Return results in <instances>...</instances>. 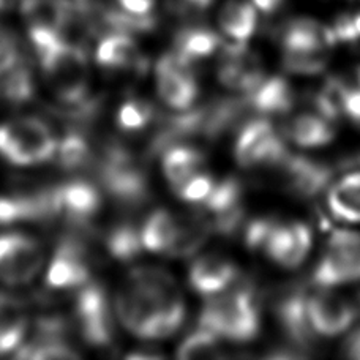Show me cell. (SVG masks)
Returning <instances> with one entry per match:
<instances>
[{"label":"cell","mask_w":360,"mask_h":360,"mask_svg":"<svg viewBox=\"0 0 360 360\" xmlns=\"http://www.w3.org/2000/svg\"><path fill=\"white\" fill-rule=\"evenodd\" d=\"M117 2L122 8L130 13H136V15H147L155 5V0H117Z\"/></svg>","instance_id":"cell-44"},{"label":"cell","mask_w":360,"mask_h":360,"mask_svg":"<svg viewBox=\"0 0 360 360\" xmlns=\"http://www.w3.org/2000/svg\"><path fill=\"white\" fill-rule=\"evenodd\" d=\"M311 280L326 289L360 281V234L349 229L332 233Z\"/></svg>","instance_id":"cell-4"},{"label":"cell","mask_w":360,"mask_h":360,"mask_svg":"<svg viewBox=\"0 0 360 360\" xmlns=\"http://www.w3.org/2000/svg\"><path fill=\"white\" fill-rule=\"evenodd\" d=\"M343 112L348 115L351 120L360 124V87L352 84L345 96L343 101Z\"/></svg>","instance_id":"cell-42"},{"label":"cell","mask_w":360,"mask_h":360,"mask_svg":"<svg viewBox=\"0 0 360 360\" xmlns=\"http://www.w3.org/2000/svg\"><path fill=\"white\" fill-rule=\"evenodd\" d=\"M308 294L300 283H286L267 295L270 310L289 343L300 349L311 348L316 338L307 310Z\"/></svg>","instance_id":"cell-7"},{"label":"cell","mask_w":360,"mask_h":360,"mask_svg":"<svg viewBox=\"0 0 360 360\" xmlns=\"http://www.w3.org/2000/svg\"><path fill=\"white\" fill-rule=\"evenodd\" d=\"M283 2H285V0H253L256 8L266 13V15H270V13L278 10Z\"/></svg>","instance_id":"cell-46"},{"label":"cell","mask_w":360,"mask_h":360,"mask_svg":"<svg viewBox=\"0 0 360 360\" xmlns=\"http://www.w3.org/2000/svg\"><path fill=\"white\" fill-rule=\"evenodd\" d=\"M57 144L43 120L25 117L0 127V153L15 165H35L56 157Z\"/></svg>","instance_id":"cell-3"},{"label":"cell","mask_w":360,"mask_h":360,"mask_svg":"<svg viewBox=\"0 0 360 360\" xmlns=\"http://www.w3.org/2000/svg\"><path fill=\"white\" fill-rule=\"evenodd\" d=\"M212 224H214V233L223 237L234 236L245 224V207L240 202L234 205L233 209L220 212L212 220Z\"/></svg>","instance_id":"cell-38"},{"label":"cell","mask_w":360,"mask_h":360,"mask_svg":"<svg viewBox=\"0 0 360 360\" xmlns=\"http://www.w3.org/2000/svg\"><path fill=\"white\" fill-rule=\"evenodd\" d=\"M96 60L100 65L111 70L144 72L147 68L144 56L139 53L130 34H125V32H111L103 38L96 51Z\"/></svg>","instance_id":"cell-17"},{"label":"cell","mask_w":360,"mask_h":360,"mask_svg":"<svg viewBox=\"0 0 360 360\" xmlns=\"http://www.w3.org/2000/svg\"><path fill=\"white\" fill-rule=\"evenodd\" d=\"M243 198V185L239 179L226 177L212 186L210 195L204 201V207L212 214H220L240 204Z\"/></svg>","instance_id":"cell-33"},{"label":"cell","mask_w":360,"mask_h":360,"mask_svg":"<svg viewBox=\"0 0 360 360\" xmlns=\"http://www.w3.org/2000/svg\"><path fill=\"white\" fill-rule=\"evenodd\" d=\"M221 38L214 30L201 25H191L177 32L174 38L176 51L191 60L204 59L221 48Z\"/></svg>","instance_id":"cell-27"},{"label":"cell","mask_w":360,"mask_h":360,"mask_svg":"<svg viewBox=\"0 0 360 360\" xmlns=\"http://www.w3.org/2000/svg\"><path fill=\"white\" fill-rule=\"evenodd\" d=\"M155 117V109L143 100H130L120 106L117 124L125 131L143 130Z\"/></svg>","instance_id":"cell-34"},{"label":"cell","mask_w":360,"mask_h":360,"mask_svg":"<svg viewBox=\"0 0 360 360\" xmlns=\"http://www.w3.org/2000/svg\"><path fill=\"white\" fill-rule=\"evenodd\" d=\"M311 245V229L305 223L278 221L262 250L276 264L286 269H295L307 259Z\"/></svg>","instance_id":"cell-12"},{"label":"cell","mask_w":360,"mask_h":360,"mask_svg":"<svg viewBox=\"0 0 360 360\" xmlns=\"http://www.w3.org/2000/svg\"><path fill=\"white\" fill-rule=\"evenodd\" d=\"M34 95V81L29 68H11V73L0 82V96L13 103L27 101Z\"/></svg>","instance_id":"cell-35"},{"label":"cell","mask_w":360,"mask_h":360,"mask_svg":"<svg viewBox=\"0 0 360 360\" xmlns=\"http://www.w3.org/2000/svg\"><path fill=\"white\" fill-rule=\"evenodd\" d=\"M278 223L275 218L270 217H259L253 218V220L245 221V229H243V240L248 250H262L266 245L270 233Z\"/></svg>","instance_id":"cell-37"},{"label":"cell","mask_w":360,"mask_h":360,"mask_svg":"<svg viewBox=\"0 0 360 360\" xmlns=\"http://www.w3.org/2000/svg\"><path fill=\"white\" fill-rule=\"evenodd\" d=\"M60 209L75 223H84L100 209V195L94 185L87 182H68L57 186Z\"/></svg>","instance_id":"cell-21"},{"label":"cell","mask_w":360,"mask_h":360,"mask_svg":"<svg viewBox=\"0 0 360 360\" xmlns=\"http://www.w3.org/2000/svg\"><path fill=\"white\" fill-rule=\"evenodd\" d=\"M214 0H169V8L179 15H188L191 11L205 10Z\"/></svg>","instance_id":"cell-43"},{"label":"cell","mask_w":360,"mask_h":360,"mask_svg":"<svg viewBox=\"0 0 360 360\" xmlns=\"http://www.w3.org/2000/svg\"><path fill=\"white\" fill-rule=\"evenodd\" d=\"M0 281L5 283V285H18L16 267L10 252L6 234L0 236Z\"/></svg>","instance_id":"cell-39"},{"label":"cell","mask_w":360,"mask_h":360,"mask_svg":"<svg viewBox=\"0 0 360 360\" xmlns=\"http://www.w3.org/2000/svg\"><path fill=\"white\" fill-rule=\"evenodd\" d=\"M25 329L27 316L24 305L13 295L0 294V354L18 349Z\"/></svg>","instance_id":"cell-23"},{"label":"cell","mask_w":360,"mask_h":360,"mask_svg":"<svg viewBox=\"0 0 360 360\" xmlns=\"http://www.w3.org/2000/svg\"><path fill=\"white\" fill-rule=\"evenodd\" d=\"M144 248L139 231L131 224H119L108 236V250L115 259L131 261Z\"/></svg>","instance_id":"cell-31"},{"label":"cell","mask_w":360,"mask_h":360,"mask_svg":"<svg viewBox=\"0 0 360 360\" xmlns=\"http://www.w3.org/2000/svg\"><path fill=\"white\" fill-rule=\"evenodd\" d=\"M56 157L62 168L75 171L84 168L92 160L90 146L81 133H68L59 144H57Z\"/></svg>","instance_id":"cell-30"},{"label":"cell","mask_w":360,"mask_h":360,"mask_svg":"<svg viewBox=\"0 0 360 360\" xmlns=\"http://www.w3.org/2000/svg\"><path fill=\"white\" fill-rule=\"evenodd\" d=\"M220 356V338L215 333L198 327L190 333L177 349V357L184 360L191 359H214Z\"/></svg>","instance_id":"cell-32"},{"label":"cell","mask_w":360,"mask_h":360,"mask_svg":"<svg viewBox=\"0 0 360 360\" xmlns=\"http://www.w3.org/2000/svg\"><path fill=\"white\" fill-rule=\"evenodd\" d=\"M250 111L259 114H285L291 111L295 94L286 79L280 76L262 78L253 89L242 94Z\"/></svg>","instance_id":"cell-16"},{"label":"cell","mask_w":360,"mask_h":360,"mask_svg":"<svg viewBox=\"0 0 360 360\" xmlns=\"http://www.w3.org/2000/svg\"><path fill=\"white\" fill-rule=\"evenodd\" d=\"M359 158H360V157H359Z\"/></svg>","instance_id":"cell-51"},{"label":"cell","mask_w":360,"mask_h":360,"mask_svg":"<svg viewBox=\"0 0 360 360\" xmlns=\"http://www.w3.org/2000/svg\"><path fill=\"white\" fill-rule=\"evenodd\" d=\"M288 153L285 139L269 119H250L240 125L234 158L242 168H276Z\"/></svg>","instance_id":"cell-6"},{"label":"cell","mask_w":360,"mask_h":360,"mask_svg":"<svg viewBox=\"0 0 360 360\" xmlns=\"http://www.w3.org/2000/svg\"><path fill=\"white\" fill-rule=\"evenodd\" d=\"M163 357V354H160V352H149V351H141V352H133V354L128 356V359H160Z\"/></svg>","instance_id":"cell-47"},{"label":"cell","mask_w":360,"mask_h":360,"mask_svg":"<svg viewBox=\"0 0 360 360\" xmlns=\"http://www.w3.org/2000/svg\"><path fill=\"white\" fill-rule=\"evenodd\" d=\"M177 231V220L168 210L160 209L147 218L143 231H141V239H143L144 248L150 252H168L172 240H174Z\"/></svg>","instance_id":"cell-28"},{"label":"cell","mask_w":360,"mask_h":360,"mask_svg":"<svg viewBox=\"0 0 360 360\" xmlns=\"http://www.w3.org/2000/svg\"><path fill=\"white\" fill-rule=\"evenodd\" d=\"M214 233L210 218L201 212H195L177 220V231L168 253L172 258H188L201 248Z\"/></svg>","instance_id":"cell-19"},{"label":"cell","mask_w":360,"mask_h":360,"mask_svg":"<svg viewBox=\"0 0 360 360\" xmlns=\"http://www.w3.org/2000/svg\"><path fill=\"white\" fill-rule=\"evenodd\" d=\"M332 32L335 35L337 43H357L360 35L356 30L354 18L351 15H340L332 25Z\"/></svg>","instance_id":"cell-41"},{"label":"cell","mask_w":360,"mask_h":360,"mask_svg":"<svg viewBox=\"0 0 360 360\" xmlns=\"http://www.w3.org/2000/svg\"><path fill=\"white\" fill-rule=\"evenodd\" d=\"M21 13L29 29L51 30L60 35L76 18L73 0H22Z\"/></svg>","instance_id":"cell-15"},{"label":"cell","mask_w":360,"mask_h":360,"mask_svg":"<svg viewBox=\"0 0 360 360\" xmlns=\"http://www.w3.org/2000/svg\"><path fill=\"white\" fill-rule=\"evenodd\" d=\"M285 136L299 147H321L335 138V130L323 115L305 112L288 122Z\"/></svg>","instance_id":"cell-22"},{"label":"cell","mask_w":360,"mask_h":360,"mask_svg":"<svg viewBox=\"0 0 360 360\" xmlns=\"http://www.w3.org/2000/svg\"><path fill=\"white\" fill-rule=\"evenodd\" d=\"M345 352L348 357L360 360V327L352 332L345 342Z\"/></svg>","instance_id":"cell-45"},{"label":"cell","mask_w":360,"mask_h":360,"mask_svg":"<svg viewBox=\"0 0 360 360\" xmlns=\"http://www.w3.org/2000/svg\"><path fill=\"white\" fill-rule=\"evenodd\" d=\"M283 68L292 75H318L329 63L327 49H285Z\"/></svg>","instance_id":"cell-29"},{"label":"cell","mask_w":360,"mask_h":360,"mask_svg":"<svg viewBox=\"0 0 360 360\" xmlns=\"http://www.w3.org/2000/svg\"><path fill=\"white\" fill-rule=\"evenodd\" d=\"M332 215L345 223H360V171L349 172L327 188Z\"/></svg>","instance_id":"cell-20"},{"label":"cell","mask_w":360,"mask_h":360,"mask_svg":"<svg viewBox=\"0 0 360 360\" xmlns=\"http://www.w3.org/2000/svg\"><path fill=\"white\" fill-rule=\"evenodd\" d=\"M38 56L48 81L63 103L76 105L87 98V60L82 48L60 40Z\"/></svg>","instance_id":"cell-2"},{"label":"cell","mask_w":360,"mask_h":360,"mask_svg":"<svg viewBox=\"0 0 360 360\" xmlns=\"http://www.w3.org/2000/svg\"><path fill=\"white\" fill-rule=\"evenodd\" d=\"M240 275L234 262L223 256L207 255L193 262L190 269V283L196 292L212 295L223 292Z\"/></svg>","instance_id":"cell-14"},{"label":"cell","mask_w":360,"mask_h":360,"mask_svg":"<svg viewBox=\"0 0 360 360\" xmlns=\"http://www.w3.org/2000/svg\"><path fill=\"white\" fill-rule=\"evenodd\" d=\"M98 174L109 195L128 205H138L149 196L146 172L133 153L120 144L109 146L103 155Z\"/></svg>","instance_id":"cell-5"},{"label":"cell","mask_w":360,"mask_h":360,"mask_svg":"<svg viewBox=\"0 0 360 360\" xmlns=\"http://www.w3.org/2000/svg\"><path fill=\"white\" fill-rule=\"evenodd\" d=\"M6 237H8L10 252L15 261L18 285L32 281L43 266V250L40 243L29 236L16 233L6 234Z\"/></svg>","instance_id":"cell-26"},{"label":"cell","mask_w":360,"mask_h":360,"mask_svg":"<svg viewBox=\"0 0 360 360\" xmlns=\"http://www.w3.org/2000/svg\"><path fill=\"white\" fill-rule=\"evenodd\" d=\"M214 184V179L209 174H202V172L199 171L196 174H193L191 177L184 180L182 184L174 186V190L177 193V196L180 199H184L185 202L198 204L204 202L205 199H207Z\"/></svg>","instance_id":"cell-36"},{"label":"cell","mask_w":360,"mask_h":360,"mask_svg":"<svg viewBox=\"0 0 360 360\" xmlns=\"http://www.w3.org/2000/svg\"><path fill=\"white\" fill-rule=\"evenodd\" d=\"M356 308H357V313L360 314V292H359V295H357V300H356Z\"/></svg>","instance_id":"cell-50"},{"label":"cell","mask_w":360,"mask_h":360,"mask_svg":"<svg viewBox=\"0 0 360 360\" xmlns=\"http://www.w3.org/2000/svg\"><path fill=\"white\" fill-rule=\"evenodd\" d=\"M199 327L236 343L252 342L259 333L258 292L252 280L239 275L223 292L212 295L199 316Z\"/></svg>","instance_id":"cell-1"},{"label":"cell","mask_w":360,"mask_h":360,"mask_svg":"<svg viewBox=\"0 0 360 360\" xmlns=\"http://www.w3.org/2000/svg\"><path fill=\"white\" fill-rule=\"evenodd\" d=\"M352 18H354V24H356V30H357V34L360 35V13H357V15H354Z\"/></svg>","instance_id":"cell-48"},{"label":"cell","mask_w":360,"mask_h":360,"mask_svg":"<svg viewBox=\"0 0 360 360\" xmlns=\"http://www.w3.org/2000/svg\"><path fill=\"white\" fill-rule=\"evenodd\" d=\"M158 95L169 108L177 111L193 106L198 96L195 79V60L172 51L157 63Z\"/></svg>","instance_id":"cell-8"},{"label":"cell","mask_w":360,"mask_h":360,"mask_svg":"<svg viewBox=\"0 0 360 360\" xmlns=\"http://www.w3.org/2000/svg\"><path fill=\"white\" fill-rule=\"evenodd\" d=\"M218 22L224 32L234 41H247L253 37L256 25H258V16L253 5L242 0H229L223 5L218 15Z\"/></svg>","instance_id":"cell-24"},{"label":"cell","mask_w":360,"mask_h":360,"mask_svg":"<svg viewBox=\"0 0 360 360\" xmlns=\"http://www.w3.org/2000/svg\"><path fill=\"white\" fill-rule=\"evenodd\" d=\"M18 46L8 32L0 29V73L10 72L18 63Z\"/></svg>","instance_id":"cell-40"},{"label":"cell","mask_w":360,"mask_h":360,"mask_svg":"<svg viewBox=\"0 0 360 360\" xmlns=\"http://www.w3.org/2000/svg\"><path fill=\"white\" fill-rule=\"evenodd\" d=\"M285 190L299 199H313L329 188L333 169L329 165L302 155H286L276 166Z\"/></svg>","instance_id":"cell-9"},{"label":"cell","mask_w":360,"mask_h":360,"mask_svg":"<svg viewBox=\"0 0 360 360\" xmlns=\"http://www.w3.org/2000/svg\"><path fill=\"white\" fill-rule=\"evenodd\" d=\"M354 84L357 87H360V67L356 70V82H354Z\"/></svg>","instance_id":"cell-49"},{"label":"cell","mask_w":360,"mask_h":360,"mask_svg":"<svg viewBox=\"0 0 360 360\" xmlns=\"http://www.w3.org/2000/svg\"><path fill=\"white\" fill-rule=\"evenodd\" d=\"M283 49H329L337 43L332 27L311 18H295L280 32Z\"/></svg>","instance_id":"cell-18"},{"label":"cell","mask_w":360,"mask_h":360,"mask_svg":"<svg viewBox=\"0 0 360 360\" xmlns=\"http://www.w3.org/2000/svg\"><path fill=\"white\" fill-rule=\"evenodd\" d=\"M89 275L84 242L75 236L62 239L48 269V285L59 289L84 286Z\"/></svg>","instance_id":"cell-13"},{"label":"cell","mask_w":360,"mask_h":360,"mask_svg":"<svg viewBox=\"0 0 360 360\" xmlns=\"http://www.w3.org/2000/svg\"><path fill=\"white\" fill-rule=\"evenodd\" d=\"M307 310L313 330L321 337L340 335L348 330L359 316L352 302L326 288H319V291L308 295Z\"/></svg>","instance_id":"cell-10"},{"label":"cell","mask_w":360,"mask_h":360,"mask_svg":"<svg viewBox=\"0 0 360 360\" xmlns=\"http://www.w3.org/2000/svg\"><path fill=\"white\" fill-rule=\"evenodd\" d=\"M204 163L205 157L201 150L185 144H176L165 150L163 171L168 182L172 186H177L184 180L201 171Z\"/></svg>","instance_id":"cell-25"},{"label":"cell","mask_w":360,"mask_h":360,"mask_svg":"<svg viewBox=\"0 0 360 360\" xmlns=\"http://www.w3.org/2000/svg\"><path fill=\"white\" fill-rule=\"evenodd\" d=\"M76 316L86 342L95 346H105L112 340V318L103 288L87 285L76 299Z\"/></svg>","instance_id":"cell-11"}]
</instances>
